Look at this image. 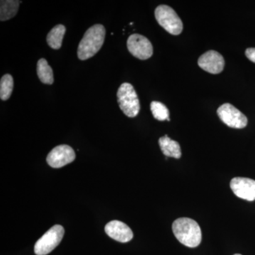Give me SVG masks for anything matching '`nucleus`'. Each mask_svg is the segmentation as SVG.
<instances>
[{"label":"nucleus","mask_w":255,"mask_h":255,"mask_svg":"<svg viewBox=\"0 0 255 255\" xmlns=\"http://www.w3.org/2000/svg\"><path fill=\"white\" fill-rule=\"evenodd\" d=\"M105 36L106 30L103 25L95 24L88 28L79 44V59L88 60L97 54L103 46Z\"/></svg>","instance_id":"f257e3e1"},{"label":"nucleus","mask_w":255,"mask_h":255,"mask_svg":"<svg viewBox=\"0 0 255 255\" xmlns=\"http://www.w3.org/2000/svg\"><path fill=\"white\" fill-rule=\"evenodd\" d=\"M172 231L179 243L189 248H196L202 240L200 226L189 218H180L174 221Z\"/></svg>","instance_id":"f03ea898"},{"label":"nucleus","mask_w":255,"mask_h":255,"mask_svg":"<svg viewBox=\"0 0 255 255\" xmlns=\"http://www.w3.org/2000/svg\"><path fill=\"white\" fill-rule=\"evenodd\" d=\"M117 99L121 110L126 116L134 118L140 110V102L135 89L130 84H122L117 92Z\"/></svg>","instance_id":"7ed1b4c3"},{"label":"nucleus","mask_w":255,"mask_h":255,"mask_svg":"<svg viewBox=\"0 0 255 255\" xmlns=\"http://www.w3.org/2000/svg\"><path fill=\"white\" fill-rule=\"evenodd\" d=\"M155 16L159 24L168 33L174 36L182 33V20L170 6L167 5H159L155 9Z\"/></svg>","instance_id":"20e7f679"},{"label":"nucleus","mask_w":255,"mask_h":255,"mask_svg":"<svg viewBox=\"0 0 255 255\" xmlns=\"http://www.w3.org/2000/svg\"><path fill=\"white\" fill-rule=\"evenodd\" d=\"M65 230L63 226L55 225L53 226L38 241L34 246L35 254L46 255L51 253L60 244L63 239Z\"/></svg>","instance_id":"39448f33"},{"label":"nucleus","mask_w":255,"mask_h":255,"mask_svg":"<svg viewBox=\"0 0 255 255\" xmlns=\"http://www.w3.org/2000/svg\"><path fill=\"white\" fill-rule=\"evenodd\" d=\"M217 114L220 119L233 128H244L248 125V118L241 111L231 104H224L218 109Z\"/></svg>","instance_id":"423d86ee"},{"label":"nucleus","mask_w":255,"mask_h":255,"mask_svg":"<svg viewBox=\"0 0 255 255\" xmlns=\"http://www.w3.org/2000/svg\"><path fill=\"white\" fill-rule=\"evenodd\" d=\"M127 47L132 55L140 60L148 59L153 53L151 42L146 37L137 33L128 37Z\"/></svg>","instance_id":"0eeeda50"},{"label":"nucleus","mask_w":255,"mask_h":255,"mask_svg":"<svg viewBox=\"0 0 255 255\" xmlns=\"http://www.w3.org/2000/svg\"><path fill=\"white\" fill-rule=\"evenodd\" d=\"M75 159V151L70 146L60 145L54 147L47 156V162L53 168H60Z\"/></svg>","instance_id":"6e6552de"},{"label":"nucleus","mask_w":255,"mask_h":255,"mask_svg":"<svg viewBox=\"0 0 255 255\" xmlns=\"http://www.w3.org/2000/svg\"><path fill=\"white\" fill-rule=\"evenodd\" d=\"M235 195L248 201L255 200V181L249 178L235 177L231 182Z\"/></svg>","instance_id":"1a4fd4ad"},{"label":"nucleus","mask_w":255,"mask_h":255,"mask_svg":"<svg viewBox=\"0 0 255 255\" xmlns=\"http://www.w3.org/2000/svg\"><path fill=\"white\" fill-rule=\"evenodd\" d=\"M198 65L208 73L219 74L224 69L225 60L217 51L209 50L201 55L198 60Z\"/></svg>","instance_id":"9d476101"},{"label":"nucleus","mask_w":255,"mask_h":255,"mask_svg":"<svg viewBox=\"0 0 255 255\" xmlns=\"http://www.w3.org/2000/svg\"><path fill=\"white\" fill-rule=\"evenodd\" d=\"M105 232L111 238L120 243H128L133 238L131 229L127 224L119 221H112L107 223Z\"/></svg>","instance_id":"9b49d317"},{"label":"nucleus","mask_w":255,"mask_h":255,"mask_svg":"<svg viewBox=\"0 0 255 255\" xmlns=\"http://www.w3.org/2000/svg\"><path fill=\"white\" fill-rule=\"evenodd\" d=\"M159 145L162 153L167 157H170L179 159L182 156L179 144L175 140H172L167 135L161 137L159 139Z\"/></svg>","instance_id":"f8f14e48"},{"label":"nucleus","mask_w":255,"mask_h":255,"mask_svg":"<svg viewBox=\"0 0 255 255\" xmlns=\"http://www.w3.org/2000/svg\"><path fill=\"white\" fill-rule=\"evenodd\" d=\"M66 28L63 24H58L54 26L47 36V43L53 49L58 50L61 48L64 35Z\"/></svg>","instance_id":"ddd939ff"},{"label":"nucleus","mask_w":255,"mask_h":255,"mask_svg":"<svg viewBox=\"0 0 255 255\" xmlns=\"http://www.w3.org/2000/svg\"><path fill=\"white\" fill-rule=\"evenodd\" d=\"M37 75L43 84L52 85L54 82L53 70L44 58H41L37 63Z\"/></svg>","instance_id":"4468645a"},{"label":"nucleus","mask_w":255,"mask_h":255,"mask_svg":"<svg viewBox=\"0 0 255 255\" xmlns=\"http://www.w3.org/2000/svg\"><path fill=\"white\" fill-rule=\"evenodd\" d=\"M21 1H1L0 6V20L6 21L14 17L17 13L18 6Z\"/></svg>","instance_id":"2eb2a0df"},{"label":"nucleus","mask_w":255,"mask_h":255,"mask_svg":"<svg viewBox=\"0 0 255 255\" xmlns=\"http://www.w3.org/2000/svg\"><path fill=\"white\" fill-rule=\"evenodd\" d=\"M14 88V80L9 74L4 75L0 81V98L2 101L9 100Z\"/></svg>","instance_id":"dca6fc26"},{"label":"nucleus","mask_w":255,"mask_h":255,"mask_svg":"<svg viewBox=\"0 0 255 255\" xmlns=\"http://www.w3.org/2000/svg\"><path fill=\"white\" fill-rule=\"evenodd\" d=\"M150 110L152 112L154 118L158 121H170L169 118V112L168 109L167 108L164 104L161 102L153 101L150 104Z\"/></svg>","instance_id":"f3484780"},{"label":"nucleus","mask_w":255,"mask_h":255,"mask_svg":"<svg viewBox=\"0 0 255 255\" xmlns=\"http://www.w3.org/2000/svg\"><path fill=\"white\" fill-rule=\"evenodd\" d=\"M246 55L248 59L255 63V48H248L246 51Z\"/></svg>","instance_id":"a211bd4d"},{"label":"nucleus","mask_w":255,"mask_h":255,"mask_svg":"<svg viewBox=\"0 0 255 255\" xmlns=\"http://www.w3.org/2000/svg\"><path fill=\"white\" fill-rule=\"evenodd\" d=\"M240 255V254H236V255Z\"/></svg>","instance_id":"6ab92c4d"}]
</instances>
